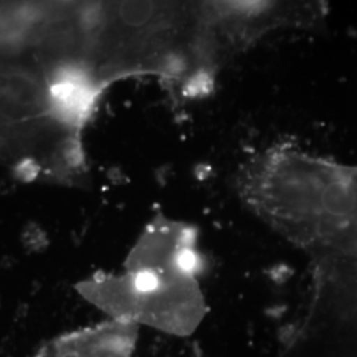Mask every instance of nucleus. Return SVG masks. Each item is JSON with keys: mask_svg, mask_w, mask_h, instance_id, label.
<instances>
[{"mask_svg": "<svg viewBox=\"0 0 357 357\" xmlns=\"http://www.w3.org/2000/svg\"><path fill=\"white\" fill-rule=\"evenodd\" d=\"M345 245L351 253L357 255V224L347 233L345 236Z\"/></svg>", "mask_w": 357, "mask_h": 357, "instance_id": "nucleus-4", "label": "nucleus"}, {"mask_svg": "<svg viewBox=\"0 0 357 357\" xmlns=\"http://www.w3.org/2000/svg\"><path fill=\"white\" fill-rule=\"evenodd\" d=\"M81 123L57 96L50 69L26 44L0 48V162L70 165Z\"/></svg>", "mask_w": 357, "mask_h": 357, "instance_id": "nucleus-3", "label": "nucleus"}, {"mask_svg": "<svg viewBox=\"0 0 357 357\" xmlns=\"http://www.w3.org/2000/svg\"><path fill=\"white\" fill-rule=\"evenodd\" d=\"M68 24L73 59L98 90L143 73L203 89L228 53L217 1L98 3L72 10Z\"/></svg>", "mask_w": 357, "mask_h": 357, "instance_id": "nucleus-1", "label": "nucleus"}, {"mask_svg": "<svg viewBox=\"0 0 357 357\" xmlns=\"http://www.w3.org/2000/svg\"><path fill=\"white\" fill-rule=\"evenodd\" d=\"M238 188L257 216L317 255L357 224V166L289 144L271 147L248 162Z\"/></svg>", "mask_w": 357, "mask_h": 357, "instance_id": "nucleus-2", "label": "nucleus"}]
</instances>
